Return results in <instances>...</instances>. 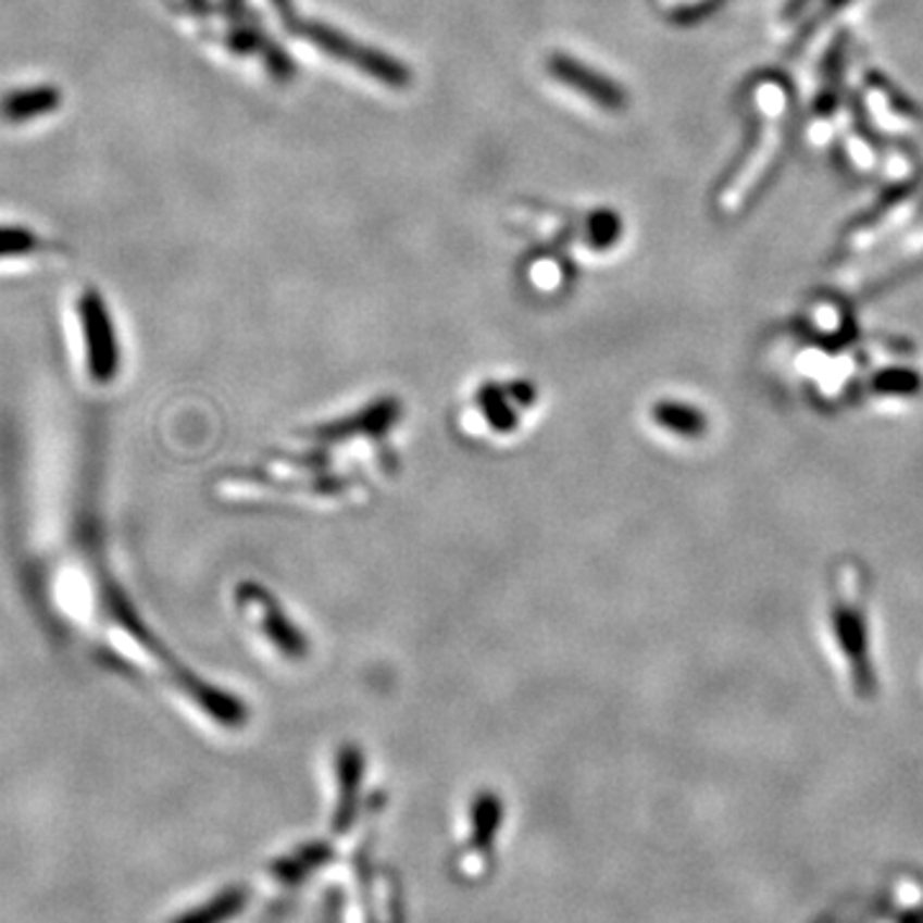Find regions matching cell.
Returning a JSON list of instances; mask_svg holds the SVG:
<instances>
[{
	"mask_svg": "<svg viewBox=\"0 0 923 923\" xmlns=\"http://www.w3.org/2000/svg\"><path fill=\"white\" fill-rule=\"evenodd\" d=\"M234 608L257 639L280 662L298 664L311 654V639L303 634L275 593L257 579H241L234 588Z\"/></svg>",
	"mask_w": 923,
	"mask_h": 923,
	"instance_id": "cell-1",
	"label": "cell"
},
{
	"mask_svg": "<svg viewBox=\"0 0 923 923\" xmlns=\"http://www.w3.org/2000/svg\"><path fill=\"white\" fill-rule=\"evenodd\" d=\"M272 5H275L277 16L283 18L285 28H290L296 37L308 39L313 47H319L321 52L334 57V60L352 64V67L362 70L364 75L377 77V80L383 85H390V88H406L408 80H411V73H408L398 60L377 52V49L357 45L354 39H349L347 34L336 32L332 26L316 24V21H303L296 13V9H292L290 0H272Z\"/></svg>",
	"mask_w": 923,
	"mask_h": 923,
	"instance_id": "cell-2",
	"label": "cell"
},
{
	"mask_svg": "<svg viewBox=\"0 0 923 923\" xmlns=\"http://www.w3.org/2000/svg\"><path fill=\"white\" fill-rule=\"evenodd\" d=\"M834 636L849 662V675L857 690L868 693L875 685L868 660V626H864V579L857 567H841L836 575V596L832 606Z\"/></svg>",
	"mask_w": 923,
	"mask_h": 923,
	"instance_id": "cell-3",
	"label": "cell"
},
{
	"mask_svg": "<svg viewBox=\"0 0 923 923\" xmlns=\"http://www.w3.org/2000/svg\"><path fill=\"white\" fill-rule=\"evenodd\" d=\"M77 313L85 334V360H88L90 377L100 385L116 381L121 367L119 339L109 305L100 298V292L88 290L77 300Z\"/></svg>",
	"mask_w": 923,
	"mask_h": 923,
	"instance_id": "cell-4",
	"label": "cell"
},
{
	"mask_svg": "<svg viewBox=\"0 0 923 923\" xmlns=\"http://www.w3.org/2000/svg\"><path fill=\"white\" fill-rule=\"evenodd\" d=\"M536 406V385L513 381V383H483L472 396L470 408H475V416L481 419L485 432L490 436H511L516 434L521 421Z\"/></svg>",
	"mask_w": 923,
	"mask_h": 923,
	"instance_id": "cell-5",
	"label": "cell"
},
{
	"mask_svg": "<svg viewBox=\"0 0 923 923\" xmlns=\"http://www.w3.org/2000/svg\"><path fill=\"white\" fill-rule=\"evenodd\" d=\"M779 149H783V116L770 121L757 136L754 147L741 160V167L736 170L732 183L721 192V209L726 213H736L749 203L764 177H768L772 164H775Z\"/></svg>",
	"mask_w": 923,
	"mask_h": 923,
	"instance_id": "cell-6",
	"label": "cell"
},
{
	"mask_svg": "<svg viewBox=\"0 0 923 923\" xmlns=\"http://www.w3.org/2000/svg\"><path fill=\"white\" fill-rule=\"evenodd\" d=\"M547 70L549 75L557 77L562 85H567V88L577 90L579 96L593 100L598 109L611 111V113H619L626 109L628 98L624 88H621L619 83H613L611 77L600 75L593 67H588V64L575 60V57L552 54L547 60Z\"/></svg>",
	"mask_w": 923,
	"mask_h": 923,
	"instance_id": "cell-7",
	"label": "cell"
},
{
	"mask_svg": "<svg viewBox=\"0 0 923 923\" xmlns=\"http://www.w3.org/2000/svg\"><path fill=\"white\" fill-rule=\"evenodd\" d=\"M868 100L877 121H883L880 126L890 128V132H913V128H919L921 113L885 77H868Z\"/></svg>",
	"mask_w": 923,
	"mask_h": 923,
	"instance_id": "cell-8",
	"label": "cell"
},
{
	"mask_svg": "<svg viewBox=\"0 0 923 923\" xmlns=\"http://www.w3.org/2000/svg\"><path fill=\"white\" fill-rule=\"evenodd\" d=\"M60 109V90L52 85H39V88H26L16 90L11 96L3 98L0 103V113L11 124H24V121L47 116Z\"/></svg>",
	"mask_w": 923,
	"mask_h": 923,
	"instance_id": "cell-9",
	"label": "cell"
},
{
	"mask_svg": "<svg viewBox=\"0 0 923 923\" xmlns=\"http://www.w3.org/2000/svg\"><path fill=\"white\" fill-rule=\"evenodd\" d=\"M652 419L657 426L664 428V432L688 436V439H696V436L703 434L706 428L703 416H700L696 408L675 403V400H662V403H657L652 408Z\"/></svg>",
	"mask_w": 923,
	"mask_h": 923,
	"instance_id": "cell-10",
	"label": "cell"
},
{
	"mask_svg": "<svg viewBox=\"0 0 923 923\" xmlns=\"http://www.w3.org/2000/svg\"><path fill=\"white\" fill-rule=\"evenodd\" d=\"M839 62H841L839 49H834L832 57H828L826 77H824V83H821V90H819V96H815V103H813V126L819 128L821 136L826 134L828 121L834 119L836 105H839V83H841Z\"/></svg>",
	"mask_w": 923,
	"mask_h": 923,
	"instance_id": "cell-11",
	"label": "cell"
},
{
	"mask_svg": "<svg viewBox=\"0 0 923 923\" xmlns=\"http://www.w3.org/2000/svg\"><path fill=\"white\" fill-rule=\"evenodd\" d=\"M585 234H588V245L590 249H608L613 245V241H619L621 236V219L615 216L613 211H596L588 221V226H585Z\"/></svg>",
	"mask_w": 923,
	"mask_h": 923,
	"instance_id": "cell-12",
	"label": "cell"
},
{
	"mask_svg": "<svg viewBox=\"0 0 923 923\" xmlns=\"http://www.w3.org/2000/svg\"><path fill=\"white\" fill-rule=\"evenodd\" d=\"M39 249L37 234H32L28 228H16V226H0V260H9V257H24Z\"/></svg>",
	"mask_w": 923,
	"mask_h": 923,
	"instance_id": "cell-13",
	"label": "cell"
}]
</instances>
